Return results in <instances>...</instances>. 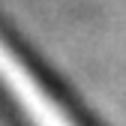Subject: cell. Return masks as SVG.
I'll use <instances>...</instances> for the list:
<instances>
[{"label":"cell","instance_id":"cell-1","mask_svg":"<svg viewBox=\"0 0 126 126\" xmlns=\"http://www.w3.org/2000/svg\"><path fill=\"white\" fill-rule=\"evenodd\" d=\"M0 87L27 126H87L45 72L0 30Z\"/></svg>","mask_w":126,"mask_h":126}]
</instances>
